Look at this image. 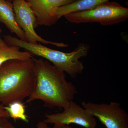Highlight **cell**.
Masks as SVG:
<instances>
[{"instance_id": "ba28073f", "label": "cell", "mask_w": 128, "mask_h": 128, "mask_svg": "<svg viewBox=\"0 0 128 128\" xmlns=\"http://www.w3.org/2000/svg\"><path fill=\"white\" fill-rule=\"evenodd\" d=\"M77 0H26L36 16L35 28L38 26H50L58 20L56 13L59 7Z\"/></svg>"}, {"instance_id": "277c9868", "label": "cell", "mask_w": 128, "mask_h": 128, "mask_svg": "<svg viewBox=\"0 0 128 128\" xmlns=\"http://www.w3.org/2000/svg\"><path fill=\"white\" fill-rule=\"evenodd\" d=\"M64 16L71 23L98 22L102 26H108L127 20L128 9L118 2L109 1L92 9L73 12Z\"/></svg>"}, {"instance_id": "4fadbf2b", "label": "cell", "mask_w": 128, "mask_h": 128, "mask_svg": "<svg viewBox=\"0 0 128 128\" xmlns=\"http://www.w3.org/2000/svg\"><path fill=\"white\" fill-rule=\"evenodd\" d=\"M0 128H16L6 118H0Z\"/></svg>"}, {"instance_id": "30bf717a", "label": "cell", "mask_w": 128, "mask_h": 128, "mask_svg": "<svg viewBox=\"0 0 128 128\" xmlns=\"http://www.w3.org/2000/svg\"><path fill=\"white\" fill-rule=\"evenodd\" d=\"M109 1V0H77L68 4L59 7L56 12V17L59 20L70 12L92 9Z\"/></svg>"}, {"instance_id": "7c38bea8", "label": "cell", "mask_w": 128, "mask_h": 128, "mask_svg": "<svg viewBox=\"0 0 128 128\" xmlns=\"http://www.w3.org/2000/svg\"><path fill=\"white\" fill-rule=\"evenodd\" d=\"M4 106L5 110L14 120L20 119L28 122V117L25 114V106L21 101H16Z\"/></svg>"}, {"instance_id": "8992f818", "label": "cell", "mask_w": 128, "mask_h": 128, "mask_svg": "<svg viewBox=\"0 0 128 128\" xmlns=\"http://www.w3.org/2000/svg\"><path fill=\"white\" fill-rule=\"evenodd\" d=\"M16 22L25 33L27 42L36 44H51L60 48H66L68 44L48 41L42 38L34 30L36 16L26 0H15L12 2Z\"/></svg>"}, {"instance_id": "7a4b0ae2", "label": "cell", "mask_w": 128, "mask_h": 128, "mask_svg": "<svg viewBox=\"0 0 128 128\" xmlns=\"http://www.w3.org/2000/svg\"><path fill=\"white\" fill-rule=\"evenodd\" d=\"M34 58L12 59L0 66V103L6 105L30 96L35 85Z\"/></svg>"}, {"instance_id": "9c48e42d", "label": "cell", "mask_w": 128, "mask_h": 128, "mask_svg": "<svg viewBox=\"0 0 128 128\" xmlns=\"http://www.w3.org/2000/svg\"><path fill=\"white\" fill-rule=\"evenodd\" d=\"M0 22L4 24L12 33L19 39L26 41L25 33L16 22L12 2L0 0Z\"/></svg>"}, {"instance_id": "52a82bcc", "label": "cell", "mask_w": 128, "mask_h": 128, "mask_svg": "<svg viewBox=\"0 0 128 128\" xmlns=\"http://www.w3.org/2000/svg\"><path fill=\"white\" fill-rule=\"evenodd\" d=\"M63 112L48 114L43 121L47 124H61L70 125L76 124L85 128H96L97 122L95 117L88 113L84 108L73 100L64 108Z\"/></svg>"}, {"instance_id": "9a60e30c", "label": "cell", "mask_w": 128, "mask_h": 128, "mask_svg": "<svg viewBox=\"0 0 128 128\" xmlns=\"http://www.w3.org/2000/svg\"><path fill=\"white\" fill-rule=\"evenodd\" d=\"M54 126L52 127H48V128H72L70 125L63 124H54Z\"/></svg>"}, {"instance_id": "ac0fdd59", "label": "cell", "mask_w": 128, "mask_h": 128, "mask_svg": "<svg viewBox=\"0 0 128 128\" xmlns=\"http://www.w3.org/2000/svg\"><path fill=\"white\" fill-rule=\"evenodd\" d=\"M6 0L8 2H12L14 1H15V0Z\"/></svg>"}, {"instance_id": "5b68a950", "label": "cell", "mask_w": 128, "mask_h": 128, "mask_svg": "<svg viewBox=\"0 0 128 128\" xmlns=\"http://www.w3.org/2000/svg\"><path fill=\"white\" fill-rule=\"evenodd\" d=\"M82 105L106 128H128V114L118 102L97 104L83 101Z\"/></svg>"}, {"instance_id": "e0dca14e", "label": "cell", "mask_w": 128, "mask_h": 128, "mask_svg": "<svg viewBox=\"0 0 128 128\" xmlns=\"http://www.w3.org/2000/svg\"><path fill=\"white\" fill-rule=\"evenodd\" d=\"M2 32V30L1 28H0V43L2 41H3V40H2V39L1 38L0 36V34Z\"/></svg>"}, {"instance_id": "2e32d148", "label": "cell", "mask_w": 128, "mask_h": 128, "mask_svg": "<svg viewBox=\"0 0 128 128\" xmlns=\"http://www.w3.org/2000/svg\"><path fill=\"white\" fill-rule=\"evenodd\" d=\"M37 128H48V124H46L44 121L38 122L37 124Z\"/></svg>"}, {"instance_id": "5bb4252c", "label": "cell", "mask_w": 128, "mask_h": 128, "mask_svg": "<svg viewBox=\"0 0 128 128\" xmlns=\"http://www.w3.org/2000/svg\"><path fill=\"white\" fill-rule=\"evenodd\" d=\"M9 118V116L4 108V106L0 103V118Z\"/></svg>"}, {"instance_id": "6da1fadb", "label": "cell", "mask_w": 128, "mask_h": 128, "mask_svg": "<svg viewBox=\"0 0 128 128\" xmlns=\"http://www.w3.org/2000/svg\"><path fill=\"white\" fill-rule=\"evenodd\" d=\"M34 69L35 85L26 103L40 100L44 102L45 107H66L78 91L72 82L66 80L65 73L42 58H34Z\"/></svg>"}, {"instance_id": "3957f363", "label": "cell", "mask_w": 128, "mask_h": 128, "mask_svg": "<svg viewBox=\"0 0 128 128\" xmlns=\"http://www.w3.org/2000/svg\"><path fill=\"white\" fill-rule=\"evenodd\" d=\"M3 37L4 41L8 44L23 48L32 56L44 58L51 62L60 71L67 73L73 78L82 73L84 67L79 59L86 57L90 49L89 44L80 43L73 51L65 53L52 49L41 44L30 43L9 34Z\"/></svg>"}, {"instance_id": "8fae6325", "label": "cell", "mask_w": 128, "mask_h": 128, "mask_svg": "<svg viewBox=\"0 0 128 128\" xmlns=\"http://www.w3.org/2000/svg\"><path fill=\"white\" fill-rule=\"evenodd\" d=\"M19 47L11 45L3 40L0 43V66L6 61L12 59L26 60L32 56L27 51H21Z\"/></svg>"}]
</instances>
